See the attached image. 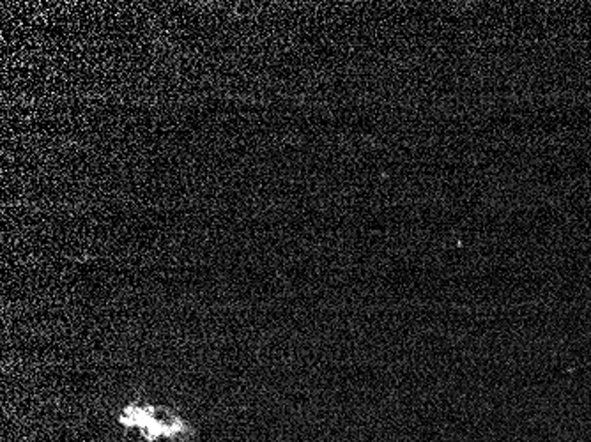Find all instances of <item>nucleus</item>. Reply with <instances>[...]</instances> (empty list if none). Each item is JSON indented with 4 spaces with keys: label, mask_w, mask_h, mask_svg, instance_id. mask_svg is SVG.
Wrapping results in <instances>:
<instances>
[{
    "label": "nucleus",
    "mask_w": 591,
    "mask_h": 442,
    "mask_svg": "<svg viewBox=\"0 0 591 442\" xmlns=\"http://www.w3.org/2000/svg\"><path fill=\"white\" fill-rule=\"evenodd\" d=\"M159 409L156 407H128L122 412L121 421L126 426H137L142 430L149 441H156L159 437H174L176 433H183L186 430L184 423L179 418H170L166 421L159 419Z\"/></svg>",
    "instance_id": "f257e3e1"
}]
</instances>
